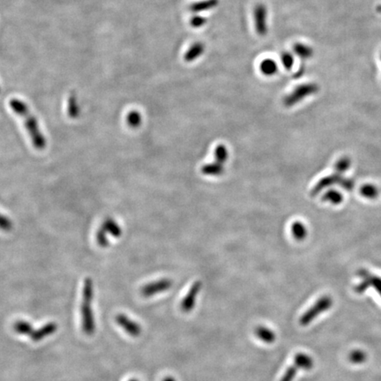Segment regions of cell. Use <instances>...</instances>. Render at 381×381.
<instances>
[{"label":"cell","instance_id":"6da1fadb","mask_svg":"<svg viewBox=\"0 0 381 381\" xmlns=\"http://www.w3.org/2000/svg\"><path fill=\"white\" fill-rule=\"evenodd\" d=\"M9 104L13 112L24 119V124L26 126L33 146L37 150L44 149L46 147V139L39 128L36 117L30 112L26 103L19 99H12Z\"/></svg>","mask_w":381,"mask_h":381},{"label":"cell","instance_id":"7a4b0ae2","mask_svg":"<svg viewBox=\"0 0 381 381\" xmlns=\"http://www.w3.org/2000/svg\"><path fill=\"white\" fill-rule=\"evenodd\" d=\"M94 299V283L91 278H86L83 283L82 303V330L87 335L94 334L95 321L92 308Z\"/></svg>","mask_w":381,"mask_h":381},{"label":"cell","instance_id":"3957f363","mask_svg":"<svg viewBox=\"0 0 381 381\" xmlns=\"http://www.w3.org/2000/svg\"><path fill=\"white\" fill-rule=\"evenodd\" d=\"M319 89L320 88L315 83L301 84L299 86L296 87L291 94L285 96V98L283 99V104L286 107H292L296 103L302 102L304 99L308 97L310 95L316 94Z\"/></svg>","mask_w":381,"mask_h":381},{"label":"cell","instance_id":"277c9868","mask_svg":"<svg viewBox=\"0 0 381 381\" xmlns=\"http://www.w3.org/2000/svg\"><path fill=\"white\" fill-rule=\"evenodd\" d=\"M333 305V299L328 295H324L318 300L311 308H309L305 313L301 316L299 320L300 325L303 326L308 325L310 323L321 315L325 313Z\"/></svg>","mask_w":381,"mask_h":381},{"label":"cell","instance_id":"5b68a950","mask_svg":"<svg viewBox=\"0 0 381 381\" xmlns=\"http://www.w3.org/2000/svg\"><path fill=\"white\" fill-rule=\"evenodd\" d=\"M172 286V281L170 279L164 278L147 283L142 288V294L145 297H151L162 292H167Z\"/></svg>","mask_w":381,"mask_h":381},{"label":"cell","instance_id":"8992f818","mask_svg":"<svg viewBox=\"0 0 381 381\" xmlns=\"http://www.w3.org/2000/svg\"><path fill=\"white\" fill-rule=\"evenodd\" d=\"M202 287V283L201 281H197V282L193 283L192 287L190 288L189 292H187V294L185 295L183 300L181 301L180 308L182 310V312L188 313L193 311V309L195 306L197 295H199V293L201 292Z\"/></svg>","mask_w":381,"mask_h":381},{"label":"cell","instance_id":"52a82bcc","mask_svg":"<svg viewBox=\"0 0 381 381\" xmlns=\"http://www.w3.org/2000/svg\"><path fill=\"white\" fill-rule=\"evenodd\" d=\"M253 16H254L255 28L258 34L261 36H265L267 33V24H266L267 10L265 4H256V6L253 10Z\"/></svg>","mask_w":381,"mask_h":381},{"label":"cell","instance_id":"ba28073f","mask_svg":"<svg viewBox=\"0 0 381 381\" xmlns=\"http://www.w3.org/2000/svg\"><path fill=\"white\" fill-rule=\"evenodd\" d=\"M116 322L123 329L131 336L137 337L142 334V327L137 322L132 321L128 316L124 314H117Z\"/></svg>","mask_w":381,"mask_h":381},{"label":"cell","instance_id":"9c48e42d","mask_svg":"<svg viewBox=\"0 0 381 381\" xmlns=\"http://www.w3.org/2000/svg\"><path fill=\"white\" fill-rule=\"evenodd\" d=\"M57 330H58V325L56 323H54V322L47 323L46 325H43L41 328L34 330L33 333L30 334V338L33 342L38 343V342L43 341V339L54 334Z\"/></svg>","mask_w":381,"mask_h":381},{"label":"cell","instance_id":"30bf717a","mask_svg":"<svg viewBox=\"0 0 381 381\" xmlns=\"http://www.w3.org/2000/svg\"><path fill=\"white\" fill-rule=\"evenodd\" d=\"M342 179H343V177H342V173L337 172H336V173L334 174V175L325 176L324 178H322V179L314 187H313L312 192H311V194H312L313 196H315L316 194L320 193L323 189L326 188V187H328L330 185L336 184V183L338 184H340V182H341V180Z\"/></svg>","mask_w":381,"mask_h":381},{"label":"cell","instance_id":"8fae6325","mask_svg":"<svg viewBox=\"0 0 381 381\" xmlns=\"http://www.w3.org/2000/svg\"><path fill=\"white\" fill-rule=\"evenodd\" d=\"M219 4V0H202L194 2L189 6V10L193 13H200L215 8Z\"/></svg>","mask_w":381,"mask_h":381},{"label":"cell","instance_id":"7c38bea8","mask_svg":"<svg viewBox=\"0 0 381 381\" xmlns=\"http://www.w3.org/2000/svg\"><path fill=\"white\" fill-rule=\"evenodd\" d=\"M204 52H205V45L201 42H196L189 48L187 52H185L184 60L186 62H193L202 56Z\"/></svg>","mask_w":381,"mask_h":381},{"label":"cell","instance_id":"4fadbf2b","mask_svg":"<svg viewBox=\"0 0 381 381\" xmlns=\"http://www.w3.org/2000/svg\"><path fill=\"white\" fill-rule=\"evenodd\" d=\"M101 228L107 234H111L114 237H119L122 235V229L120 227L119 224L112 217L105 219L103 224L101 225Z\"/></svg>","mask_w":381,"mask_h":381},{"label":"cell","instance_id":"5bb4252c","mask_svg":"<svg viewBox=\"0 0 381 381\" xmlns=\"http://www.w3.org/2000/svg\"><path fill=\"white\" fill-rule=\"evenodd\" d=\"M370 275L371 274H363V277L364 278V282L357 287L356 291L358 292H363L365 288L374 286L377 289V292L381 295V279L378 278L376 276H370Z\"/></svg>","mask_w":381,"mask_h":381},{"label":"cell","instance_id":"9a60e30c","mask_svg":"<svg viewBox=\"0 0 381 381\" xmlns=\"http://www.w3.org/2000/svg\"><path fill=\"white\" fill-rule=\"evenodd\" d=\"M260 70L265 76H273L278 72V64L271 59H265L260 64Z\"/></svg>","mask_w":381,"mask_h":381},{"label":"cell","instance_id":"2e32d148","mask_svg":"<svg viewBox=\"0 0 381 381\" xmlns=\"http://www.w3.org/2000/svg\"><path fill=\"white\" fill-rule=\"evenodd\" d=\"M293 51L295 55L299 57L301 59H309L313 56V49L304 43H296L293 46Z\"/></svg>","mask_w":381,"mask_h":381},{"label":"cell","instance_id":"e0dca14e","mask_svg":"<svg viewBox=\"0 0 381 381\" xmlns=\"http://www.w3.org/2000/svg\"><path fill=\"white\" fill-rule=\"evenodd\" d=\"M255 334L257 335L258 338L265 343H273L276 338V335L272 330L262 325L258 326L255 330Z\"/></svg>","mask_w":381,"mask_h":381},{"label":"cell","instance_id":"ac0fdd59","mask_svg":"<svg viewBox=\"0 0 381 381\" xmlns=\"http://www.w3.org/2000/svg\"><path fill=\"white\" fill-rule=\"evenodd\" d=\"M294 364L299 369L311 370L313 368V360L311 356L304 353H298L295 355Z\"/></svg>","mask_w":381,"mask_h":381},{"label":"cell","instance_id":"d6986e66","mask_svg":"<svg viewBox=\"0 0 381 381\" xmlns=\"http://www.w3.org/2000/svg\"><path fill=\"white\" fill-rule=\"evenodd\" d=\"M81 109L78 103L77 97L75 94H71L69 95L68 102H67V114L71 118H77L80 116Z\"/></svg>","mask_w":381,"mask_h":381},{"label":"cell","instance_id":"ffe728a7","mask_svg":"<svg viewBox=\"0 0 381 381\" xmlns=\"http://www.w3.org/2000/svg\"><path fill=\"white\" fill-rule=\"evenodd\" d=\"M223 172L224 169L223 164L217 162L208 163L202 168V173L207 176H220L223 174Z\"/></svg>","mask_w":381,"mask_h":381},{"label":"cell","instance_id":"44dd1931","mask_svg":"<svg viewBox=\"0 0 381 381\" xmlns=\"http://www.w3.org/2000/svg\"><path fill=\"white\" fill-rule=\"evenodd\" d=\"M13 329L19 334L22 335H29L33 333V326L25 321H18L13 325Z\"/></svg>","mask_w":381,"mask_h":381},{"label":"cell","instance_id":"7402d4cb","mask_svg":"<svg viewBox=\"0 0 381 381\" xmlns=\"http://www.w3.org/2000/svg\"><path fill=\"white\" fill-rule=\"evenodd\" d=\"M126 123L131 128H138L142 123V116L138 111H131L126 116Z\"/></svg>","mask_w":381,"mask_h":381},{"label":"cell","instance_id":"603a6c76","mask_svg":"<svg viewBox=\"0 0 381 381\" xmlns=\"http://www.w3.org/2000/svg\"><path fill=\"white\" fill-rule=\"evenodd\" d=\"M360 193L366 199H370V200H374V199H377L379 196V189L377 188V186L373 185V184H364L362 186V188L360 190Z\"/></svg>","mask_w":381,"mask_h":381},{"label":"cell","instance_id":"cb8c5ba5","mask_svg":"<svg viewBox=\"0 0 381 381\" xmlns=\"http://www.w3.org/2000/svg\"><path fill=\"white\" fill-rule=\"evenodd\" d=\"M292 235H294L295 239L301 240L304 239L305 236L307 235V231L304 224L300 222H295L292 224Z\"/></svg>","mask_w":381,"mask_h":381},{"label":"cell","instance_id":"d4e9b609","mask_svg":"<svg viewBox=\"0 0 381 381\" xmlns=\"http://www.w3.org/2000/svg\"><path fill=\"white\" fill-rule=\"evenodd\" d=\"M322 200L325 202H331L332 204H334V205H337L343 202V194L340 192L335 191V190H332V191H329L325 193Z\"/></svg>","mask_w":381,"mask_h":381},{"label":"cell","instance_id":"484cf974","mask_svg":"<svg viewBox=\"0 0 381 381\" xmlns=\"http://www.w3.org/2000/svg\"><path fill=\"white\" fill-rule=\"evenodd\" d=\"M214 155H215V162L223 164L227 161L228 156H229L227 148L223 145H219L215 148Z\"/></svg>","mask_w":381,"mask_h":381},{"label":"cell","instance_id":"4316f807","mask_svg":"<svg viewBox=\"0 0 381 381\" xmlns=\"http://www.w3.org/2000/svg\"><path fill=\"white\" fill-rule=\"evenodd\" d=\"M108 234L106 232L103 231L102 228L100 227L97 232H96V235H95V238H96V242L99 244L100 247L102 248H106L109 245V240L107 237Z\"/></svg>","mask_w":381,"mask_h":381},{"label":"cell","instance_id":"83f0119b","mask_svg":"<svg viewBox=\"0 0 381 381\" xmlns=\"http://www.w3.org/2000/svg\"><path fill=\"white\" fill-rule=\"evenodd\" d=\"M281 61L283 63L284 68L287 70H292L293 65H294V56L291 52H283L281 56Z\"/></svg>","mask_w":381,"mask_h":381},{"label":"cell","instance_id":"f1b7e54d","mask_svg":"<svg viewBox=\"0 0 381 381\" xmlns=\"http://www.w3.org/2000/svg\"><path fill=\"white\" fill-rule=\"evenodd\" d=\"M351 163L352 161L349 157H343V158L340 159L337 163H335V171L340 173H343L344 172H346L348 169L351 166Z\"/></svg>","mask_w":381,"mask_h":381},{"label":"cell","instance_id":"f546056e","mask_svg":"<svg viewBox=\"0 0 381 381\" xmlns=\"http://www.w3.org/2000/svg\"><path fill=\"white\" fill-rule=\"evenodd\" d=\"M298 370H299V368L295 364H292V366H290L286 370V372L284 373V375H283L280 381H293Z\"/></svg>","mask_w":381,"mask_h":381},{"label":"cell","instance_id":"4dcf8cb0","mask_svg":"<svg viewBox=\"0 0 381 381\" xmlns=\"http://www.w3.org/2000/svg\"><path fill=\"white\" fill-rule=\"evenodd\" d=\"M13 228V222L9 217L0 213V230L4 232H10Z\"/></svg>","mask_w":381,"mask_h":381},{"label":"cell","instance_id":"1f68e13d","mask_svg":"<svg viewBox=\"0 0 381 381\" xmlns=\"http://www.w3.org/2000/svg\"><path fill=\"white\" fill-rule=\"evenodd\" d=\"M205 23H206V19L205 17H203L202 15H194L191 21H190V24L193 28L195 29H200L202 27L204 26Z\"/></svg>","mask_w":381,"mask_h":381},{"label":"cell","instance_id":"d6a6232c","mask_svg":"<svg viewBox=\"0 0 381 381\" xmlns=\"http://www.w3.org/2000/svg\"><path fill=\"white\" fill-rule=\"evenodd\" d=\"M350 358H351V361L355 364H361L365 360V354L363 352L355 351V352H352Z\"/></svg>","mask_w":381,"mask_h":381},{"label":"cell","instance_id":"836d02e7","mask_svg":"<svg viewBox=\"0 0 381 381\" xmlns=\"http://www.w3.org/2000/svg\"><path fill=\"white\" fill-rule=\"evenodd\" d=\"M340 185L343 187V188L346 189L347 191H352V189L354 188V182L351 179H345L343 178L340 182Z\"/></svg>","mask_w":381,"mask_h":381},{"label":"cell","instance_id":"e575fe53","mask_svg":"<svg viewBox=\"0 0 381 381\" xmlns=\"http://www.w3.org/2000/svg\"><path fill=\"white\" fill-rule=\"evenodd\" d=\"M304 67H303V66H301L300 67L299 70L296 72V73L295 74V79H298V78L301 77L302 75H304Z\"/></svg>","mask_w":381,"mask_h":381},{"label":"cell","instance_id":"d590c367","mask_svg":"<svg viewBox=\"0 0 381 381\" xmlns=\"http://www.w3.org/2000/svg\"><path fill=\"white\" fill-rule=\"evenodd\" d=\"M163 381H176L172 377H168L166 378V379H164Z\"/></svg>","mask_w":381,"mask_h":381},{"label":"cell","instance_id":"8d00e7d4","mask_svg":"<svg viewBox=\"0 0 381 381\" xmlns=\"http://www.w3.org/2000/svg\"><path fill=\"white\" fill-rule=\"evenodd\" d=\"M377 11L378 12H380V13H381V5H379V6H378Z\"/></svg>","mask_w":381,"mask_h":381},{"label":"cell","instance_id":"74e56055","mask_svg":"<svg viewBox=\"0 0 381 381\" xmlns=\"http://www.w3.org/2000/svg\"><path fill=\"white\" fill-rule=\"evenodd\" d=\"M138 381V380H136V379H131V380H130V381Z\"/></svg>","mask_w":381,"mask_h":381},{"label":"cell","instance_id":"f35d334b","mask_svg":"<svg viewBox=\"0 0 381 381\" xmlns=\"http://www.w3.org/2000/svg\"></svg>","mask_w":381,"mask_h":381}]
</instances>
